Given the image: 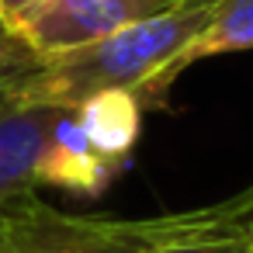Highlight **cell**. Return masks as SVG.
<instances>
[{"label":"cell","instance_id":"cell-1","mask_svg":"<svg viewBox=\"0 0 253 253\" xmlns=\"http://www.w3.org/2000/svg\"><path fill=\"white\" fill-rule=\"evenodd\" d=\"M211 7L215 0H180L101 42L39 59V66L21 77L14 90L45 104H77L101 90H128L142 108H163L167 94L160 80L184 45L208 25Z\"/></svg>","mask_w":253,"mask_h":253},{"label":"cell","instance_id":"cell-2","mask_svg":"<svg viewBox=\"0 0 253 253\" xmlns=\"http://www.w3.org/2000/svg\"><path fill=\"white\" fill-rule=\"evenodd\" d=\"M146 108L128 90H101L77 104H59L39 156V184L73 194L104 191L128 163Z\"/></svg>","mask_w":253,"mask_h":253},{"label":"cell","instance_id":"cell-3","mask_svg":"<svg viewBox=\"0 0 253 253\" xmlns=\"http://www.w3.org/2000/svg\"><path fill=\"white\" fill-rule=\"evenodd\" d=\"M0 253H146L135 222L84 218L25 194L0 208Z\"/></svg>","mask_w":253,"mask_h":253},{"label":"cell","instance_id":"cell-4","mask_svg":"<svg viewBox=\"0 0 253 253\" xmlns=\"http://www.w3.org/2000/svg\"><path fill=\"white\" fill-rule=\"evenodd\" d=\"M253 184L218 205L135 218V232L146 253H253Z\"/></svg>","mask_w":253,"mask_h":253},{"label":"cell","instance_id":"cell-5","mask_svg":"<svg viewBox=\"0 0 253 253\" xmlns=\"http://www.w3.org/2000/svg\"><path fill=\"white\" fill-rule=\"evenodd\" d=\"M173 4H180V0H94L77 11H39L14 32V39L39 59H52L84 49L90 42H101Z\"/></svg>","mask_w":253,"mask_h":253},{"label":"cell","instance_id":"cell-6","mask_svg":"<svg viewBox=\"0 0 253 253\" xmlns=\"http://www.w3.org/2000/svg\"><path fill=\"white\" fill-rule=\"evenodd\" d=\"M56 115L59 104L28 101L14 87L0 90V208L35 194L39 156Z\"/></svg>","mask_w":253,"mask_h":253},{"label":"cell","instance_id":"cell-7","mask_svg":"<svg viewBox=\"0 0 253 253\" xmlns=\"http://www.w3.org/2000/svg\"><path fill=\"white\" fill-rule=\"evenodd\" d=\"M246 49H253V0H215L208 25L170 63V70L163 73L160 87H163V94H170V87L177 84V77L184 70H191L194 63L211 59V56L246 52Z\"/></svg>","mask_w":253,"mask_h":253},{"label":"cell","instance_id":"cell-8","mask_svg":"<svg viewBox=\"0 0 253 253\" xmlns=\"http://www.w3.org/2000/svg\"><path fill=\"white\" fill-rule=\"evenodd\" d=\"M39 66V56L28 52L7 28H0V90L14 87L21 77H28Z\"/></svg>","mask_w":253,"mask_h":253},{"label":"cell","instance_id":"cell-9","mask_svg":"<svg viewBox=\"0 0 253 253\" xmlns=\"http://www.w3.org/2000/svg\"><path fill=\"white\" fill-rule=\"evenodd\" d=\"M45 4V0H0V28H7L11 35Z\"/></svg>","mask_w":253,"mask_h":253},{"label":"cell","instance_id":"cell-10","mask_svg":"<svg viewBox=\"0 0 253 253\" xmlns=\"http://www.w3.org/2000/svg\"><path fill=\"white\" fill-rule=\"evenodd\" d=\"M250 239H253V222H250Z\"/></svg>","mask_w":253,"mask_h":253}]
</instances>
